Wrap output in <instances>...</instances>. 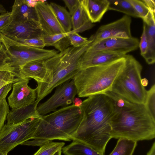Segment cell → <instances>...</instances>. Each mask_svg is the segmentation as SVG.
<instances>
[{
	"mask_svg": "<svg viewBox=\"0 0 155 155\" xmlns=\"http://www.w3.org/2000/svg\"><path fill=\"white\" fill-rule=\"evenodd\" d=\"M11 14V12L7 11L0 15V33L9 25Z\"/></svg>",
	"mask_w": 155,
	"mask_h": 155,
	"instance_id": "obj_37",
	"label": "cell"
},
{
	"mask_svg": "<svg viewBox=\"0 0 155 155\" xmlns=\"http://www.w3.org/2000/svg\"><path fill=\"white\" fill-rule=\"evenodd\" d=\"M2 45V39H1V37H0V47Z\"/></svg>",
	"mask_w": 155,
	"mask_h": 155,
	"instance_id": "obj_45",
	"label": "cell"
},
{
	"mask_svg": "<svg viewBox=\"0 0 155 155\" xmlns=\"http://www.w3.org/2000/svg\"><path fill=\"white\" fill-rule=\"evenodd\" d=\"M0 155H4L2 153L0 152Z\"/></svg>",
	"mask_w": 155,
	"mask_h": 155,
	"instance_id": "obj_46",
	"label": "cell"
},
{
	"mask_svg": "<svg viewBox=\"0 0 155 155\" xmlns=\"http://www.w3.org/2000/svg\"><path fill=\"white\" fill-rule=\"evenodd\" d=\"M45 61H35L29 62L21 66L14 74L18 79H34L37 83L43 80L46 72Z\"/></svg>",
	"mask_w": 155,
	"mask_h": 155,
	"instance_id": "obj_17",
	"label": "cell"
},
{
	"mask_svg": "<svg viewBox=\"0 0 155 155\" xmlns=\"http://www.w3.org/2000/svg\"><path fill=\"white\" fill-rule=\"evenodd\" d=\"M139 41L136 38H110L91 44L84 52L88 53L98 51H105L127 54L137 50Z\"/></svg>",
	"mask_w": 155,
	"mask_h": 155,
	"instance_id": "obj_10",
	"label": "cell"
},
{
	"mask_svg": "<svg viewBox=\"0 0 155 155\" xmlns=\"http://www.w3.org/2000/svg\"><path fill=\"white\" fill-rule=\"evenodd\" d=\"M62 152L65 155H102L86 144L76 140L63 147Z\"/></svg>",
	"mask_w": 155,
	"mask_h": 155,
	"instance_id": "obj_22",
	"label": "cell"
},
{
	"mask_svg": "<svg viewBox=\"0 0 155 155\" xmlns=\"http://www.w3.org/2000/svg\"><path fill=\"white\" fill-rule=\"evenodd\" d=\"M65 144L64 142L49 141L40 147L33 155H53L56 151L62 149Z\"/></svg>",
	"mask_w": 155,
	"mask_h": 155,
	"instance_id": "obj_27",
	"label": "cell"
},
{
	"mask_svg": "<svg viewBox=\"0 0 155 155\" xmlns=\"http://www.w3.org/2000/svg\"><path fill=\"white\" fill-rule=\"evenodd\" d=\"M88 48L86 44L78 48L69 47L45 61L46 72L36 87L38 104L55 88L74 78L80 70L81 58Z\"/></svg>",
	"mask_w": 155,
	"mask_h": 155,
	"instance_id": "obj_4",
	"label": "cell"
},
{
	"mask_svg": "<svg viewBox=\"0 0 155 155\" xmlns=\"http://www.w3.org/2000/svg\"><path fill=\"white\" fill-rule=\"evenodd\" d=\"M72 32H81L92 28L94 26L89 19L81 3L71 16Z\"/></svg>",
	"mask_w": 155,
	"mask_h": 155,
	"instance_id": "obj_21",
	"label": "cell"
},
{
	"mask_svg": "<svg viewBox=\"0 0 155 155\" xmlns=\"http://www.w3.org/2000/svg\"><path fill=\"white\" fill-rule=\"evenodd\" d=\"M124 67L117 77L111 91L132 102L144 104L147 91L141 83L142 66L133 56L125 55Z\"/></svg>",
	"mask_w": 155,
	"mask_h": 155,
	"instance_id": "obj_6",
	"label": "cell"
},
{
	"mask_svg": "<svg viewBox=\"0 0 155 155\" xmlns=\"http://www.w3.org/2000/svg\"><path fill=\"white\" fill-rule=\"evenodd\" d=\"M139 18L143 20L146 19L149 13L148 7L142 0H128Z\"/></svg>",
	"mask_w": 155,
	"mask_h": 155,
	"instance_id": "obj_29",
	"label": "cell"
},
{
	"mask_svg": "<svg viewBox=\"0 0 155 155\" xmlns=\"http://www.w3.org/2000/svg\"><path fill=\"white\" fill-rule=\"evenodd\" d=\"M131 23L130 16L125 15L117 20L101 26L90 37L92 40V43L108 38H131Z\"/></svg>",
	"mask_w": 155,
	"mask_h": 155,
	"instance_id": "obj_11",
	"label": "cell"
},
{
	"mask_svg": "<svg viewBox=\"0 0 155 155\" xmlns=\"http://www.w3.org/2000/svg\"><path fill=\"white\" fill-rule=\"evenodd\" d=\"M19 80L15 75L9 71H0V89L5 85L14 83Z\"/></svg>",
	"mask_w": 155,
	"mask_h": 155,
	"instance_id": "obj_31",
	"label": "cell"
},
{
	"mask_svg": "<svg viewBox=\"0 0 155 155\" xmlns=\"http://www.w3.org/2000/svg\"><path fill=\"white\" fill-rule=\"evenodd\" d=\"M62 153V149H60L57 151H56L55 153H54L53 155H61Z\"/></svg>",
	"mask_w": 155,
	"mask_h": 155,
	"instance_id": "obj_44",
	"label": "cell"
},
{
	"mask_svg": "<svg viewBox=\"0 0 155 155\" xmlns=\"http://www.w3.org/2000/svg\"><path fill=\"white\" fill-rule=\"evenodd\" d=\"M38 105L35 101L31 104L17 109H12L7 115L6 124H17L31 118H41V116L39 115L36 111Z\"/></svg>",
	"mask_w": 155,
	"mask_h": 155,
	"instance_id": "obj_20",
	"label": "cell"
},
{
	"mask_svg": "<svg viewBox=\"0 0 155 155\" xmlns=\"http://www.w3.org/2000/svg\"><path fill=\"white\" fill-rule=\"evenodd\" d=\"M140 54L143 57L146 54L148 48V44L147 38L145 28L143 24V30L140 38V40L139 43Z\"/></svg>",
	"mask_w": 155,
	"mask_h": 155,
	"instance_id": "obj_35",
	"label": "cell"
},
{
	"mask_svg": "<svg viewBox=\"0 0 155 155\" xmlns=\"http://www.w3.org/2000/svg\"><path fill=\"white\" fill-rule=\"evenodd\" d=\"M9 25L22 23L30 20L38 21L35 7L28 5L25 0H16L12 7Z\"/></svg>",
	"mask_w": 155,
	"mask_h": 155,
	"instance_id": "obj_16",
	"label": "cell"
},
{
	"mask_svg": "<svg viewBox=\"0 0 155 155\" xmlns=\"http://www.w3.org/2000/svg\"><path fill=\"white\" fill-rule=\"evenodd\" d=\"M150 11L155 13V2L154 0H142Z\"/></svg>",
	"mask_w": 155,
	"mask_h": 155,
	"instance_id": "obj_39",
	"label": "cell"
},
{
	"mask_svg": "<svg viewBox=\"0 0 155 155\" xmlns=\"http://www.w3.org/2000/svg\"><path fill=\"white\" fill-rule=\"evenodd\" d=\"M137 141L125 138H120L113 151L109 155H132Z\"/></svg>",
	"mask_w": 155,
	"mask_h": 155,
	"instance_id": "obj_25",
	"label": "cell"
},
{
	"mask_svg": "<svg viewBox=\"0 0 155 155\" xmlns=\"http://www.w3.org/2000/svg\"><path fill=\"white\" fill-rule=\"evenodd\" d=\"M8 59V55L4 45L2 44L0 47V71H10L7 63Z\"/></svg>",
	"mask_w": 155,
	"mask_h": 155,
	"instance_id": "obj_34",
	"label": "cell"
},
{
	"mask_svg": "<svg viewBox=\"0 0 155 155\" xmlns=\"http://www.w3.org/2000/svg\"><path fill=\"white\" fill-rule=\"evenodd\" d=\"M81 3L92 23L100 21L109 4L108 0H81Z\"/></svg>",
	"mask_w": 155,
	"mask_h": 155,
	"instance_id": "obj_18",
	"label": "cell"
},
{
	"mask_svg": "<svg viewBox=\"0 0 155 155\" xmlns=\"http://www.w3.org/2000/svg\"><path fill=\"white\" fill-rule=\"evenodd\" d=\"M56 87L54 93L49 99L38 105L36 111L39 115H46L55 111L59 107L67 106L72 103L77 94L73 78Z\"/></svg>",
	"mask_w": 155,
	"mask_h": 155,
	"instance_id": "obj_9",
	"label": "cell"
},
{
	"mask_svg": "<svg viewBox=\"0 0 155 155\" xmlns=\"http://www.w3.org/2000/svg\"><path fill=\"white\" fill-rule=\"evenodd\" d=\"M0 37L8 56L7 63L9 70L14 74L20 67L27 63L35 61H45L58 53L54 49H46L21 44L1 33Z\"/></svg>",
	"mask_w": 155,
	"mask_h": 155,
	"instance_id": "obj_7",
	"label": "cell"
},
{
	"mask_svg": "<svg viewBox=\"0 0 155 155\" xmlns=\"http://www.w3.org/2000/svg\"><path fill=\"white\" fill-rule=\"evenodd\" d=\"M50 5L65 32L71 31L72 28L71 16L69 12L63 7L55 3L51 2Z\"/></svg>",
	"mask_w": 155,
	"mask_h": 155,
	"instance_id": "obj_24",
	"label": "cell"
},
{
	"mask_svg": "<svg viewBox=\"0 0 155 155\" xmlns=\"http://www.w3.org/2000/svg\"><path fill=\"white\" fill-rule=\"evenodd\" d=\"M82 117L80 107L73 104L42 116L32 139L21 145L40 147L54 140L70 141Z\"/></svg>",
	"mask_w": 155,
	"mask_h": 155,
	"instance_id": "obj_3",
	"label": "cell"
},
{
	"mask_svg": "<svg viewBox=\"0 0 155 155\" xmlns=\"http://www.w3.org/2000/svg\"><path fill=\"white\" fill-rule=\"evenodd\" d=\"M80 107L82 119L71 140L81 141L104 155L111 138L110 122L115 109L113 100L105 94H96L84 100Z\"/></svg>",
	"mask_w": 155,
	"mask_h": 155,
	"instance_id": "obj_1",
	"label": "cell"
},
{
	"mask_svg": "<svg viewBox=\"0 0 155 155\" xmlns=\"http://www.w3.org/2000/svg\"><path fill=\"white\" fill-rule=\"evenodd\" d=\"M125 55L105 51L84 53L80 62V70L107 64L124 56Z\"/></svg>",
	"mask_w": 155,
	"mask_h": 155,
	"instance_id": "obj_15",
	"label": "cell"
},
{
	"mask_svg": "<svg viewBox=\"0 0 155 155\" xmlns=\"http://www.w3.org/2000/svg\"><path fill=\"white\" fill-rule=\"evenodd\" d=\"M68 34L65 33L52 35L43 34L41 38L45 46H53L61 52L71 45Z\"/></svg>",
	"mask_w": 155,
	"mask_h": 155,
	"instance_id": "obj_23",
	"label": "cell"
},
{
	"mask_svg": "<svg viewBox=\"0 0 155 155\" xmlns=\"http://www.w3.org/2000/svg\"><path fill=\"white\" fill-rule=\"evenodd\" d=\"M143 21L148 44L147 52L143 58L148 64H152L155 62V13L150 11L147 17Z\"/></svg>",
	"mask_w": 155,
	"mask_h": 155,
	"instance_id": "obj_19",
	"label": "cell"
},
{
	"mask_svg": "<svg viewBox=\"0 0 155 155\" xmlns=\"http://www.w3.org/2000/svg\"><path fill=\"white\" fill-rule=\"evenodd\" d=\"M30 79H20L12 85L11 93L8 98V104L12 109L18 108L34 103L37 99L36 88L28 85Z\"/></svg>",
	"mask_w": 155,
	"mask_h": 155,
	"instance_id": "obj_12",
	"label": "cell"
},
{
	"mask_svg": "<svg viewBox=\"0 0 155 155\" xmlns=\"http://www.w3.org/2000/svg\"><path fill=\"white\" fill-rule=\"evenodd\" d=\"M41 118L32 117L15 124H5L0 131V152L7 155L19 145L31 140Z\"/></svg>",
	"mask_w": 155,
	"mask_h": 155,
	"instance_id": "obj_8",
	"label": "cell"
},
{
	"mask_svg": "<svg viewBox=\"0 0 155 155\" xmlns=\"http://www.w3.org/2000/svg\"><path fill=\"white\" fill-rule=\"evenodd\" d=\"M82 100L79 97H75L72 102L73 105L77 107H80L82 104Z\"/></svg>",
	"mask_w": 155,
	"mask_h": 155,
	"instance_id": "obj_40",
	"label": "cell"
},
{
	"mask_svg": "<svg viewBox=\"0 0 155 155\" xmlns=\"http://www.w3.org/2000/svg\"><path fill=\"white\" fill-rule=\"evenodd\" d=\"M1 33L8 37L20 39L40 37L44 34L38 21L35 20L9 25Z\"/></svg>",
	"mask_w": 155,
	"mask_h": 155,
	"instance_id": "obj_14",
	"label": "cell"
},
{
	"mask_svg": "<svg viewBox=\"0 0 155 155\" xmlns=\"http://www.w3.org/2000/svg\"><path fill=\"white\" fill-rule=\"evenodd\" d=\"M63 1L68 8L71 16L77 9L81 3V0H63Z\"/></svg>",
	"mask_w": 155,
	"mask_h": 155,
	"instance_id": "obj_36",
	"label": "cell"
},
{
	"mask_svg": "<svg viewBox=\"0 0 155 155\" xmlns=\"http://www.w3.org/2000/svg\"><path fill=\"white\" fill-rule=\"evenodd\" d=\"M68 37L70 41V45L74 48L81 47L88 41V39L80 35L78 33H68Z\"/></svg>",
	"mask_w": 155,
	"mask_h": 155,
	"instance_id": "obj_32",
	"label": "cell"
},
{
	"mask_svg": "<svg viewBox=\"0 0 155 155\" xmlns=\"http://www.w3.org/2000/svg\"><path fill=\"white\" fill-rule=\"evenodd\" d=\"M7 37L16 42L29 46L42 48L45 46L41 36L28 39H20Z\"/></svg>",
	"mask_w": 155,
	"mask_h": 155,
	"instance_id": "obj_30",
	"label": "cell"
},
{
	"mask_svg": "<svg viewBox=\"0 0 155 155\" xmlns=\"http://www.w3.org/2000/svg\"><path fill=\"white\" fill-rule=\"evenodd\" d=\"M35 8L38 21L44 34L65 33L50 4L45 1L38 0Z\"/></svg>",
	"mask_w": 155,
	"mask_h": 155,
	"instance_id": "obj_13",
	"label": "cell"
},
{
	"mask_svg": "<svg viewBox=\"0 0 155 155\" xmlns=\"http://www.w3.org/2000/svg\"><path fill=\"white\" fill-rule=\"evenodd\" d=\"M125 55L107 64L80 70L73 78L78 97L104 94L111 90L124 67Z\"/></svg>",
	"mask_w": 155,
	"mask_h": 155,
	"instance_id": "obj_5",
	"label": "cell"
},
{
	"mask_svg": "<svg viewBox=\"0 0 155 155\" xmlns=\"http://www.w3.org/2000/svg\"><path fill=\"white\" fill-rule=\"evenodd\" d=\"M147 155H155V142H154Z\"/></svg>",
	"mask_w": 155,
	"mask_h": 155,
	"instance_id": "obj_41",
	"label": "cell"
},
{
	"mask_svg": "<svg viewBox=\"0 0 155 155\" xmlns=\"http://www.w3.org/2000/svg\"><path fill=\"white\" fill-rule=\"evenodd\" d=\"M13 83L7 84L0 89V101L6 98L8 93L11 90Z\"/></svg>",
	"mask_w": 155,
	"mask_h": 155,
	"instance_id": "obj_38",
	"label": "cell"
},
{
	"mask_svg": "<svg viewBox=\"0 0 155 155\" xmlns=\"http://www.w3.org/2000/svg\"><path fill=\"white\" fill-rule=\"evenodd\" d=\"M108 10H113L123 13L126 15L139 18L128 0H108Z\"/></svg>",
	"mask_w": 155,
	"mask_h": 155,
	"instance_id": "obj_26",
	"label": "cell"
},
{
	"mask_svg": "<svg viewBox=\"0 0 155 155\" xmlns=\"http://www.w3.org/2000/svg\"><path fill=\"white\" fill-rule=\"evenodd\" d=\"M10 110L6 98L0 101V131L5 125L7 115Z\"/></svg>",
	"mask_w": 155,
	"mask_h": 155,
	"instance_id": "obj_33",
	"label": "cell"
},
{
	"mask_svg": "<svg viewBox=\"0 0 155 155\" xmlns=\"http://www.w3.org/2000/svg\"><path fill=\"white\" fill-rule=\"evenodd\" d=\"M7 12L4 6L2 4H0V13L1 14H4L6 13Z\"/></svg>",
	"mask_w": 155,
	"mask_h": 155,
	"instance_id": "obj_43",
	"label": "cell"
},
{
	"mask_svg": "<svg viewBox=\"0 0 155 155\" xmlns=\"http://www.w3.org/2000/svg\"><path fill=\"white\" fill-rule=\"evenodd\" d=\"M141 83L142 85L144 87L147 86L148 84V81L147 79L144 78L143 79H141Z\"/></svg>",
	"mask_w": 155,
	"mask_h": 155,
	"instance_id": "obj_42",
	"label": "cell"
},
{
	"mask_svg": "<svg viewBox=\"0 0 155 155\" xmlns=\"http://www.w3.org/2000/svg\"><path fill=\"white\" fill-rule=\"evenodd\" d=\"M105 94L113 100L115 113L110 122L111 138H125L136 141L155 137V119L143 104L131 102L111 90Z\"/></svg>",
	"mask_w": 155,
	"mask_h": 155,
	"instance_id": "obj_2",
	"label": "cell"
},
{
	"mask_svg": "<svg viewBox=\"0 0 155 155\" xmlns=\"http://www.w3.org/2000/svg\"><path fill=\"white\" fill-rule=\"evenodd\" d=\"M146 109L151 117L155 119V84L147 91L144 104Z\"/></svg>",
	"mask_w": 155,
	"mask_h": 155,
	"instance_id": "obj_28",
	"label": "cell"
}]
</instances>
